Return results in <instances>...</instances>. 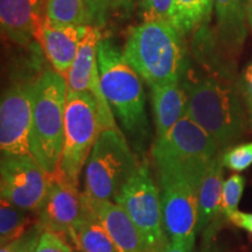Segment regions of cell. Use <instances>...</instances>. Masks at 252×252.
<instances>
[{
    "label": "cell",
    "mask_w": 252,
    "mask_h": 252,
    "mask_svg": "<svg viewBox=\"0 0 252 252\" xmlns=\"http://www.w3.org/2000/svg\"><path fill=\"white\" fill-rule=\"evenodd\" d=\"M67 94L65 76L55 70H45L34 81L32 156L48 175L60 171Z\"/></svg>",
    "instance_id": "277c9868"
},
{
    "label": "cell",
    "mask_w": 252,
    "mask_h": 252,
    "mask_svg": "<svg viewBox=\"0 0 252 252\" xmlns=\"http://www.w3.org/2000/svg\"><path fill=\"white\" fill-rule=\"evenodd\" d=\"M174 0H139L141 21H167L171 23Z\"/></svg>",
    "instance_id": "484cf974"
},
{
    "label": "cell",
    "mask_w": 252,
    "mask_h": 252,
    "mask_svg": "<svg viewBox=\"0 0 252 252\" xmlns=\"http://www.w3.org/2000/svg\"><path fill=\"white\" fill-rule=\"evenodd\" d=\"M103 132L98 105L89 93H68L64 116V143L60 172L78 187V179L94 144Z\"/></svg>",
    "instance_id": "52a82bcc"
},
{
    "label": "cell",
    "mask_w": 252,
    "mask_h": 252,
    "mask_svg": "<svg viewBox=\"0 0 252 252\" xmlns=\"http://www.w3.org/2000/svg\"><path fill=\"white\" fill-rule=\"evenodd\" d=\"M157 252H193V251L189 250V249L187 247H185V245L174 243V242H171V241H167L166 243L163 244Z\"/></svg>",
    "instance_id": "d6a6232c"
},
{
    "label": "cell",
    "mask_w": 252,
    "mask_h": 252,
    "mask_svg": "<svg viewBox=\"0 0 252 252\" xmlns=\"http://www.w3.org/2000/svg\"><path fill=\"white\" fill-rule=\"evenodd\" d=\"M214 9V0H174L171 24L181 35L193 34L208 26Z\"/></svg>",
    "instance_id": "44dd1931"
},
{
    "label": "cell",
    "mask_w": 252,
    "mask_h": 252,
    "mask_svg": "<svg viewBox=\"0 0 252 252\" xmlns=\"http://www.w3.org/2000/svg\"><path fill=\"white\" fill-rule=\"evenodd\" d=\"M46 21L60 26H90L84 0H47Z\"/></svg>",
    "instance_id": "7402d4cb"
},
{
    "label": "cell",
    "mask_w": 252,
    "mask_h": 252,
    "mask_svg": "<svg viewBox=\"0 0 252 252\" xmlns=\"http://www.w3.org/2000/svg\"><path fill=\"white\" fill-rule=\"evenodd\" d=\"M220 153L216 141L186 116L165 137L154 140L152 149L158 173L198 180Z\"/></svg>",
    "instance_id": "5b68a950"
},
{
    "label": "cell",
    "mask_w": 252,
    "mask_h": 252,
    "mask_svg": "<svg viewBox=\"0 0 252 252\" xmlns=\"http://www.w3.org/2000/svg\"><path fill=\"white\" fill-rule=\"evenodd\" d=\"M245 187V178L239 173L229 176L223 182L222 203H220V213L229 219L235 212L238 210V204L241 202Z\"/></svg>",
    "instance_id": "cb8c5ba5"
},
{
    "label": "cell",
    "mask_w": 252,
    "mask_h": 252,
    "mask_svg": "<svg viewBox=\"0 0 252 252\" xmlns=\"http://www.w3.org/2000/svg\"><path fill=\"white\" fill-rule=\"evenodd\" d=\"M83 212V194L78 191L76 186L70 184L60 171L49 175L47 194L37 210V224L46 231L70 241L71 230Z\"/></svg>",
    "instance_id": "7c38bea8"
},
{
    "label": "cell",
    "mask_w": 252,
    "mask_h": 252,
    "mask_svg": "<svg viewBox=\"0 0 252 252\" xmlns=\"http://www.w3.org/2000/svg\"><path fill=\"white\" fill-rule=\"evenodd\" d=\"M90 26H60L45 20L37 33L36 41L59 74H68L80 49L82 40Z\"/></svg>",
    "instance_id": "9a60e30c"
},
{
    "label": "cell",
    "mask_w": 252,
    "mask_h": 252,
    "mask_svg": "<svg viewBox=\"0 0 252 252\" xmlns=\"http://www.w3.org/2000/svg\"><path fill=\"white\" fill-rule=\"evenodd\" d=\"M113 202L128 214L153 252L166 243L160 189L154 184L147 161L139 162Z\"/></svg>",
    "instance_id": "9c48e42d"
},
{
    "label": "cell",
    "mask_w": 252,
    "mask_h": 252,
    "mask_svg": "<svg viewBox=\"0 0 252 252\" xmlns=\"http://www.w3.org/2000/svg\"><path fill=\"white\" fill-rule=\"evenodd\" d=\"M31 212L1 198L0 202V242L5 245L24 236L31 228Z\"/></svg>",
    "instance_id": "603a6c76"
},
{
    "label": "cell",
    "mask_w": 252,
    "mask_h": 252,
    "mask_svg": "<svg viewBox=\"0 0 252 252\" xmlns=\"http://www.w3.org/2000/svg\"><path fill=\"white\" fill-rule=\"evenodd\" d=\"M84 212L70 232V242L80 252H118L98 216L83 196Z\"/></svg>",
    "instance_id": "ffe728a7"
},
{
    "label": "cell",
    "mask_w": 252,
    "mask_h": 252,
    "mask_svg": "<svg viewBox=\"0 0 252 252\" xmlns=\"http://www.w3.org/2000/svg\"><path fill=\"white\" fill-rule=\"evenodd\" d=\"M134 0H112L111 12L121 15L122 18L127 19L133 11Z\"/></svg>",
    "instance_id": "1f68e13d"
},
{
    "label": "cell",
    "mask_w": 252,
    "mask_h": 252,
    "mask_svg": "<svg viewBox=\"0 0 252 252\" xmlns=\"http://www.w3.org/2000/svg\"><path fill=\"white\" fill-rule=\"evenodd\" d=\"M223 165L230 171L241 173L252 165V141L230 147L222 154Z\"/></svg>",
    "instance_id": "d4e9b609"
},
{
    "label": "cell",
    "mask_w": 252,
    "mask_h": 252,
    "mask_svg": "<svg viewBox=\"0 0 252 252\" xmlns=\"http://www.w3.org/2000/svg\"><path fill=\"white\" fill-rule=\"evenodd\" d=\"M100 88L113 115L131 137L146 139L150 125L145 109L143 80L110 39H100L97 49Z\"/></svg>",
    "instance_id": "3957f363"
},
{
    "label": "cell",
    "mask_w": 252,
    "mask_h": 252,
    "mask_svg": "<svg viewBox=\"0 0 252 252\" xmlns=\"http://www.w3.org/2000/svg\"><path fill=\"white\" fill-rule=\"evenodd\" d=\"M47 0H0L1 35L25 47L36 40L46 20Z\"/></svg>",
    "instance_id": "5bb4252c"
},
{
    "label": "cell",
    "mask_w": 252,
    "mask_h": 252,
    "mask_svg": "<svg viewBox=\"0 0 252 252\" xmlns=\"http://www.w3.org/2000/svg\"><path fill=\"white\" fill-rule=\"evenodd\" d=\"M247 17H248V25L252 32V0H248Z\"/></svg>",
    "instance_id": "e575fe53"
},
{
    "label": "cell",
    "mask_w": 252,
    "mask_h": 252,
    "mask_svg": "<svg viewBox=\"0 0 252 252\" xmlns=\"http://www.w3.org/2000/svg\"><path fill=\"white\" fill-rule=\"evenodd\" d=\"M222 153H220L208 167L198 189L197 235L207 236L220 213L223 190Z\"/></svg>",
    "instance_id": "ac0fdd59"
},
{
    "label": "cell",
    "mask_w": 252,
    "mask_h": 252,
    "mask_svg": "<svg viewBox=\"0 0 252 252\" xmlns=\"http://www.w3.org/2000/svg\"><path fill=\"white\" fill-rule=\"evenodd\" d=\"M84 198L98 216L118 252H153L143 232L119 204Z\"/></svg>",
    "instance_id": "2e32d148"
},
{
    "label": "cell",
    "mask_w": 252,
    "mask_h": 252,
    "mask_svg": "<svg viewBox=\"0 0 252 252\" xmlns=\"http://www.w3.org/2000/svg\"><path fill=\"white\" fill-rule=\"evenodd\" d=\"M43 229L39 224H35L28 230V231L20 238L15 241L1 245L0 252H32L39 241Z\"/></svg>",
    "instance_id": "4316f807"
},
{
    "label": "cell",
    "mask_w": 252,
    "mask_h": 252,
    "mask_svg": "<svg viewBox=\"0 0 252 252\" xmlns=\"http://www.w3.org/2000/svg\"><path fill=\"white\" fill-rule=\"evenodd\" d=\"M156 139H161L186 116V94L180 81L151 88Z\"/></svg>",
    "instance_id": "d6986e66"
},
{
    "label": "cell",
    "mask_w": 252,
    "mask_h": 252,
    "mask_svg": "<svg viewBox=\"0 0 252 252\" xmlns=\"http://www.w3.org/2000/svg\"><path fill=\"white\" fill-rule=\"evenodd\" d=\"M158 175L167 241L193 251L197 236L198 189L202 180L165 173Z\"/></svg>",
    "instance_id": "ba28073f"
},
{
    "label": "cell",
    "mask_w": 252,
    "mask_h": 252,
    "mask_svg": "<svg viewBox=\"0 0 252 252\" xmlns=\"http://www.w3.org/2000/svg\"><path fill=\"white\" fill-rule=\"evenodd\" d=\"M239 91L243 99L249 123L252 124V61L245 67L239 76Z\"/></svg>",
    "instance_id": "f546056e"
},
{
    "label": "cell",
    "mask_w": 252,
    "mask_h": 252,
    "mask_svg": "<svg viewBox=\"0 0 252 252\" xmlns=\"http://www.w3.org/2000/svg\"><path fill=\"white\" fill-rule=\"evenodd\" d=\"M1 198L27 212H37L48 189L49 175L33 157L1 156Z\"/></svg>",
    "instance_id": "8fae6325"
},
{
    "label": "cell",
    "mask_w": 252,
    "mask_h": 252,
    "mask_svg": "<svg viewBox=\"0 0 252 252\" xmlns=\"http://www.w3.org/2000/svg\"><path fill=\"white\" fill-rule=\"evenodd\" d=\"M32 252H74L64 238L43 230Z\"/></svg>",
    "instance_id": "83f0119b"
},
{
    "label": "cell",
    "mask_w": 252,
    "mask_h": 252,
    "mask_svg": "<svg viewBox=\"0 0 252 252\" xmlns=\"http://www.w3.org/2000/svg\"><path fill=\"white\" fill-rule=\"evenodd\" d=\"M88 14H89L90 26L102 28L106 24L109 13L111 12L112 0H84Z\"/></svg>",
    "instance_id": "f1b7e54d"
},
{
    "label": "cell",
    "mask_w": 252,
    "mask_h": 252,
    "mask_svg": "<svg viewBox=\"0 0 252 252\" xmlns=\"http://www.w3.org/2000/svg\"><path fill=\"white\" fill-rule=\"evenodd\" d=\"M74 252H80V251H78V250H76V251H74Z\"/></svg>",
    "instance_id": "d590c367"
},
{
    "label": "cell",
    "mask_w": 252,
    "mask_h": 252,
    "mask_svg": "<svg viewBox=\"0 0 252 252\" xmlns=\"http://www.w3.org/2000/svg\"><path fill=\"white\" fill-rule=\"evenodd\" d=\"M34 81L17 82L11 84L2 94L0 103L1 156L33 157L31 134Z\"/></svg>",
    "instance_id": "30bf717a"
},
{
    "label": "cell",
    "mask_w": 252,
    "mask_h": 252,
    "mask_svg": "<svg viewBox=\"0 0 252 252\" xmlns=\"http://www.w3.org/2000/svg\"><path fill=\"white\" fill-rule=\"evenodd\" d=\"M232 224L247 230L248 232L252 234V213H245V212H235L228 219Z\"/></svg>",
    "instance_id": "4dcf8cb0"
},
{
    "label": "cell",
    "mask_w": 252,
    "mask_h": 252,
    "mask_svg": "<svg viewBox=\"0 0 252 252\" xmlns=\"http://www.w3.org/2000/svg\"><path fill=\"white\" fill-rule=\"evenodd\" d=\"M200 252H223V251L220 250V247H217V245L214 243L212 238H206V243H204L202 250Z\"/></svg>",
    "instance_id": "836d02e7"
},
{
    "label": "cell",
    "mask_w": 252,
    "mask_h": 252,
    "mask_svg": "<svg viewBox=\"0 0 252 252\" xmlns=\"http://www.w3.org/2000/svg\"><path fill=\"white\" fill-rule=\"evenodd\" d=\"M232 58L208 26L193 33L180 83L186 94V117L202 127L220 152L243 137L248 115Z\"/></svg>",
    "instance_id": "6da1fadb"
},
{
    "label": "cell",
    "mask_w": 252,
    "mask_h": 252,
    "mask_svg": "<svg viewBox=\"0 0 252 252\" xmlns=\"http://www.w3.org/2000/svg\"><path fill=\"white\" fill-rule=\"evenodd\" d=\"M184 35L167 21H141L132 27L123 49L125 59L151 88L179 82L187 56Z\"/></svg>",
    "instance_id": "7a4b0ae2"
},
{
    "label": "cell",
    "mask_w": 252,
    "mask_h": 252,
    "mask_svg": "<svg viewBox=\"0 0 252 252\" xmlns=\"http://www.w3.org/2000/svg\"><path fill=\"white\" fill-rule=\"evenodd\" d=\"M216 36L231 58L237 56L248 36V0H214Z\"/></svg>",
    "instance_id": "e0dca14e"
},
{
    "label": "cell",
    "mask_w": 252,
    "mask_h": 252,
    "mask_svg": "<svg viewBox=\"0 0 252 252\" xmlns=\"http://www.w3.org/2000/svg\"><path fill=\"white\" fill-rule=\"evenodd\" d=\"M102 39L100 28L90 26L86 36L82 40L80 49L65 75L68 93H89L93 94L98 105L100 119L104 130H118L109 103L104 97L100 88L98 63H97V49Z\"/></svg>",
    "instance_id": "4fadbf2b"
},
{
    "label": "cell",
    "mask_w": 252,
    "mask_h": 252,
    "mask_svg": "<svg viewBox=\"0 0 252 252\" xmlns=\"http://www.w3.org/2000/svg\"><path fill=\"white\" fill-rule=\"evenodd\" d=\"M139 162L118 130H104L86 163L83 195L93 201H115Z\"/></svg>",
    "instance_id": "8992f818"
}]
</instances>
